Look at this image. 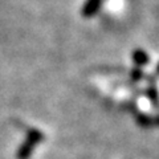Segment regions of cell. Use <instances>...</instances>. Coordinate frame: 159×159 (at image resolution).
Listing matches in <instances>:
<instances>
[{
  "label": "cell",
  "instance_id": "obj_1",
  "mask_svg": "<svg viewBox=\"0 0 159 159\" xmlns=\"http://www.w3.org/2000/svg\"><path fill=\"white\" fill-rule=\"evenodd\" d=\"M99 6H101V0H88L82 8V15L86 17L93 16V15L97 13Z\"/></svg>",
  "mask_w": 159,
  "mask_h": 159
},
{
  "label": "cell",
  "instance_id": "obj_2",
  "mask_svg": "<svg viewBox=\"0 0 159 159\" xmlns=\"http://www.w3.org/2000/svg\"><path fill=\"white\" fill-rule=\"evenodd\" d=\"M158 70H159V66H158Z\"/></svg>",
  "mask_w": 159,
  "mask_h": 159
}]
</instances>
